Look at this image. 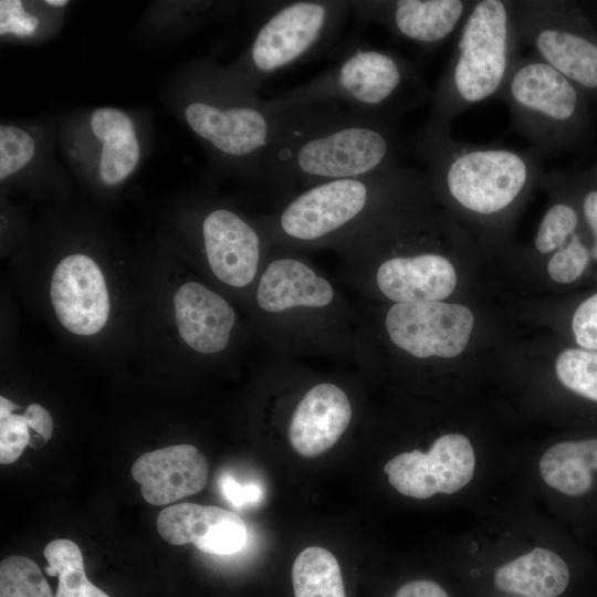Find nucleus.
Returning a JSON list of instances; mask_svg holds the SVG:
<instances>
[{
  "label": "nucleus",
  "instance_id": "f257e3e1",
  "mask_svg": "<svg viewBox=\"0 0 597 597\" xmlns=\"http://www.w3.org/2000/svg\"><path fill=\"white\" fill-rule=\"evenodd\" d=\"M402 140L395 121L335 105L277 111L260 178L277 187L313 186L397 168Z\"/></svg>",
  "mask_w": 597,
  "mask_h": 597
},
{
  "label": "nucleus",
  "instance_id": "f03ea898",
  "mask_svg": "<svg viewBox=\"0 0 597 597\" xmlns=\"http://www.w3.org/2000/svg\"><path fill=\"white\" fill-rule=\"evenodd\" d=\"M181 84L180 117L216 165L227 174L260 178L277 111L211 59L192 63Z\"/></svg>",
  "mask_w": 597,
  "mask_h": 597
},
{
  "label": "nucleus",
  "instance_id": "7ed1b4c3",
  "mask_svg": "<svg viewBox=\"0 0 597 597\" xmlns=\"http://www.w3.org/2000/svg\"><path fill=\"white\" fill-rule=\"evenodd\" d=\"M407 148L423 166L431 191L480 217L511 208L544 174L530 153L465 144L453 138L449 124L429 119L408 139Z\"/></svg>",
  "mask_w": 597,
  "mask_h": 597
},
{
  "label": "nucleus",
  "instance_id": "20e7f679",
  "mask_svg": "<svg viewBox=\"0 0 597 597\" xmlns=\"http://www.w3.org/2000/svg\"><path fill=\"white\" fill-rule=\"evenodd\" d=\"M343 49L327 70L266 100L269 105L275 111L335 105L396 122L426 100L427 84L410 60L359 40Z\"/></svg>",
  "mask_w": 597,
  "mask_h": 597
},
{
  "label": "nucleus",
  "instance_id": "39448f33",
  "mask_svg": "<svg viewBox=\"0 0 597 597\" xmlns=\"http://www.w3.org/2000/svg\"><path fill=\"white\" fill-rule=\"evenodd\" d=\"M514 1H473L431 94L429 121L451 124L470 106L500 93L520 59Z\"/></svg>",
  "mask_w": 597,
  "mask_h": 597
},
{
  "label": "nucleus",
  "instance_id": "423d86ee",
  "mask_svg": "<svg viewBox=\"0 0 597 597\" xmlns=\"http://www.w3.org/2000/svg\"><path fill=\"white\" fill-rule=\"evenodd\" d=\"M350 12L349 0L270 2L248 48L224 67L239 83L258 93L276 73L331 50Z\"/></svg>",
  "mask_w": 597,
  "mask_h": 597
},
{
  "label": "nucleus",
  "instance_id": "0eeeda50",
  "mask_svg": "<svg viewBox=\"0 0 597 597\" xmlns=\"http://www.w3.org/2000/svg\"><path fill=\"white\" fill-rule=\"evenodd\" d=\"M422 177L402 165L378 174L339 179L298 192L275 217L274 229L286 240L314 243L362 230L379 212Z\"/></svg>",
  "mask_w": 597,
  "mask_h": 597
},
{
  "label": "nucleus",
  "instance_id": "6e6552de",
  "mask_svg": "<svg viewBox=\"0 0 597 597\" xmlns=\"http://www.w3.org/2000/svg\"><path fill=\"white\" fill-rule=\"evenodd\" d=\"M498 96L541 153L573 149L588 133L590 98L533 53L517 60Z\"/></svg>",
  "mask_w": 597,
  "mask_h": 597
},
{
  "label": "nucleus",
  "instance_id": "1a4fd4ad",
  "mask_svg": "<svg viewBox=\"0 0 597 597\" xmlns=\"http://www.w3.org/2000/svg\"><path fill=\"white\" fill-rule=\"evenodd\" d=\"M519 35L533 54L597 100V29L568 1H514Z\"/></svg>",
  "mask_w": 597,
  "mask_h": 597
},
{
  "label": "nucleus",
  "instance_id": "9d476101",
  "mask_svg": "<svg viewBox=\"0 0 597 597\" xmlns=\"http://www.w3.org/2000/svg\"><path fill=\"white\" fill-rule=\"evenodd\" d=\"M72 160L104 187L126 181L138 168L143 145L134 117L117 107L93 109L67 143Z\"/></svg>",
  "mask_w": 597,
  "mask_h": 597
},
{
  "label": "nucleus",
  "instance_id": "9b49d317",
  "mask_svg": "<svg viewBox=\"0 0 597 597\" xmlns=\"http://www.w3.org/2000/svg\"><path fill=\"white\" fill-rule=\"evenodd\" d=\"M476 453L471 440L459 432L439 436L423 452H401L384 467L390 485L400 494L426 500L454 494L474 479Z\"/></svg>",
  "mask_w": 597,
  "mask_h": 597
},
{
  "label": "nucleus",
  "instance_id": "f8f14e48",
  "mask_svg": "<svg viewBox=\"0 0 597 597\" xmlns=\"http://www.w3.org/2000/svg\"><path fill=\"white\" fill-rule=\"evenodd\" d=\"M474 318L464 305L441 301L398 303L386 315L391 342L417 358H451L468 345Z\"/></svg>",
  "mask_w": 597,
  "mask_h": 597
},
{
  "label": "nucleus",
  "instance_id": "ddd939ff",
  "mask_svg": "<svg viewBox=\"0 0 597 597\" xmlns=\"http://www.w3.org/2000/svg\"><path fill=\"white\" fill-rule=\"evenodd\" d=\"M473 1L371 0L353 1V12L363 23H376L396 38L432 50L463 23Z\"/></svg>",
  "mask_w": 597,
  "mask_h": 597
},
{
  "label": "nucleus",
  "instance_id": "4468645a",
  "mask_svg": "<svg viewBox=\"0 0 597 597\" xmlns=\"http://www.w3.org/2000/svg\"><path fill=\"white\" fill-rule=\"evenodd\" d=\"M50 296L60 323L76 335H94L108 320L111 305L104 275L86 254L73 253L57 263Z\"/></svg>",
  "mask_w": 597,
  "mask_h": 597
},
{
  "label": "nucleus",
  "instance_id": "2eb2a0df",
  "mask_svg": "<svg viewBox=\"0 0 597 597\" xmlns=\"http://www.w3.org/2000/svg\"><path fill=\"white\" fill-rule=\"evenodd\" d=\"M201 238L213 274L233 287H243L256 274L261 238L255 228L233 210L216 207L201 222Z\"/></svg>",
  "mask_w": 597,
  "mask_h": 597
},
{
  "label": "nucleus",
  "instance_id": "dca6fc26",
  "mask_svg": "<svg viewBox=\"0 0 597 597\" xmlns=\"http://www.w3.org/2000/svg\"><path fill=\"white\" fill-rule=\"evenodd\" d=\"M159 535L171 545L193 544L211 555H230L247 542V525L235 513L214 505L172 504L156 521Z\"/></svg>",
  "mask_w": 597,
  "mask_h": 597
},
{
  "label": "nucleus",
  "instance_id": "f3484780",
  "mask_svg": "<svg viewBox=\"0 0 597 597\" xmlns=\"http://www.w3.org/2000/svg\"><path fill=\"white\" fill-rule=\"evenodd\" d=\"M208 462L191 444H176L146 452L132 465L144 500L164 505L200 492L208 481Z\"/></svg>",
  "mask_w": 597,
  "mask_h": 597
},
{
  "label": "nucleus",
  "instance_id": "a211bd4d",
  "mask_svg": "<svg viewBox=\"0 0 597 597\" xmlns=\"http://www.w3.org/2000/svg\"><path fill=\"white\" fill-rule=\"evenodd\" d=\"M350 419L345 391L334 384H318L296 406L289 425V441L300 455L317 457L338 441Z\"/></svg>",
  "mask_w": 597,
  "mask_h": 597
},
{
  "label": "nucleus",
  "instance_id": "6ab92c4d",
  "mask_svg": "<svg viewBox=\"0 0 597 597\" xmlns=\"http://www.w3.org/2000/svg\"><path fill=\"white\" fill-rule=\"evenodd\" d=\"M376 282L380 292L396 304L432 302L453 292L457 274L446 256L422 252L385 260L377 269Z\"/></svg>",
  "mask_w": 597,
  "mask_h": 597
},
{
  "label": "nucleus",
  "instance_id": "aec40b11",
  "mask_svg": "<svg viewBox=\"0 0 597 597\" xmlns=\"http://www.w3.org/2000/svg\"><path fill=\"white\" fill-rule=\"evenodd\" d=\"M175 321L182 341L201 354L222 352L235 314L219 294L198 282L182 284L174 296Z\"/></svg>",
  "mask_w": 597,
  "mask_h": 597
},
{
  "label": "nucleus",
  "instance_id": "412c9836",
  "mask_svg": "<svg viewBox=\"0 0 597 597\" xmlns=\"http://www.w3.org/2000/svg\"><path fill=\"white\" fill-rule=\"evenodd\" d=\"M333 298L331 283L293 258H280L269 263L256 290L259 306L269 313L294 307H325Z\"/></svg>",
  "mask_w": 597,
  "mask_h": 597
},
{
  "label": "nucleus",
  "instance_id": "4be33fe9",
  "mask_svg": "<svg viewBox=\"0 0 597 597\" xmlns=\"http://www.w3.org/2000/svg\"><path fill=\"white\" fill-rule=\"evenodd\" d=\"M547 488L570 500H585L597 491V437L564 440L547 448L538 460Z\"/></svg>",
  "mask_w": 597,
  "mask_h": 597
},
{
  "label": "nucleus",
  "instance_id": "5701e85b",
  "mask_svg": "<svg viewBox=\"0 0 597 597\" xmlns=\"http://www.w3.org/2000/svg\"><path fill=\"white\" fill-rule=\"evenodd\" d=\"M498 589L521 597H557L570 579L565 559L545 547H534L505 562L494 572Z\"/></svg>",
  "mask_w": 597,
  "mask_h": 597
},
{
  "label": "nucleus",
  "instance_id": "b1692460",
  "mask_svg": "<svg viewBox=\"0 0 597 597\" xmlns=\"http://www.w3.org/2000/svg\"><path fill=\"white\" fill-rule=\"evenodd\" d=\"M294 597H346L336 557L326 548H304L292 567Z\"/></svg>",
  "mask_w": 597,
  "mask_h": 597
},
{
  "label": "nucleus",
  "instance_id": "393cba45",
  "mask_svg": "<svg viewBox=\"0 0 597 597\" xmlns=\"http://www.w3.org/2000/svg\"><path fill=\"white\" fill-rule=\"evenodd\" d=\"M43 555L46 574L59 579L55 597H109L87 579L81 548L73 541L56 538L44 547Z\"/></svg>",
  "mask_w": 597,
  "mask_h": 597
},
{
  "label": "nucleus",
  "instance_id": "a878e982",
  "mask_svg": "<svg viewBox=\"0 0 597 597\" xmlns=\"http://www.w3.org/2000/svg\"><path fill=\"white\" fill-rule=\"evenodd\" d=\"M42 154L43 135L40 128L18 124H1V182L31 174L39 166Z\"/></svg>",
  "mask_w": 597,
  "mask_h": 597
},
{
  "label": "nucleus",
  "instance_id": "bb28decb",
  "mask_svg": "<svg viewBox=\"0 0 597 597\" xmlns=\"http://www.w3.org/2000/svg\"><path fill=\"white\" fill-rule=\"evenodd\" d=\"M558 380L576 395L597 402V352L584 348L563 350L555 366Z\"/></svg>",
  "mask_w": 597,
  "mask_h": 597
},
{
  "label": "nucleus",
  "instance_id": "cd10ccee",
  "mask_svg": "<svg viewBox=\"0 0 597 597\" xmlns=\"http://www.w3.org/2000/svg\"><path fill=\"white\" fill-rule=\"evenodd\" d=\"M0 597H54L46 579L32 559L11 555L0 564Z\"/></svg>",
  "mask_w": 597,
  "mask_h": 597
},
{
  "label": "nucleus",
  "instance_id": "c85d7f7f",
  "mask_svg": "<svg viewBox=\"0 0 597 597\" xmlns=\"http://www.w3.org/2000/svg\"><path fill=\"white\" fill-rule=\"evenodd\" d=\"M46 2V1H45ZM40 6L28 4L25 1H0V34L1 39L34 40L45 28V9L40 12Z\"/></svg>",
  "mask_w": 597,
  "mask_h": 597
},
{
  "label": "nucleus",
  "instance_id": "c756f323",
  "mask_svg": "<svg viewBox=\"0 0 597 597\" xmlns=\"http://www.w3.org/2000/svg\"><path fill=\"white\" fill-rule=\"evenodd\" d=\"M579 224L577 210L567 202H556L545 212L537 233L535 248L540 253L556 251L576 233Z\"/></svg>",
  "mask_w": 597,
  "mask_h": 597
},
{
  "label": "nucleus",
  "instance_id": "7c9ffc66",
  "mask_svg": "<svg viewBox=\"0 0 597 597\" xmlns=\"http://www.w3.org/2000/svg\"><path fill=\"white\" fill-rule=\"evenodd\" d=\"M19 409L14 402L4 396L0 397V462L11 464L31 446L33 437L30 433L28 418L24 413H15Z\"/></svg>",
  "mask_w": 597,
  "mask_h": 597
},
{
  "label": "nucleus",
  "instance_id": "2f4dec72",
  "mask_svg": "<svg viewBox=\"0 0 597 597\" xmlns=\"http://www.w3.org/2000/svg\"><path fill=\"white\" fill-rule=\"evenodd\" d=\"M590 250L576 232L569 241L557 249L547 264L549 276L558 283H570L577 280L586 269Z\"/></svg>",
  "mask_w": 597,
  "mask_h": 597
},
{
  "label": "nucleus",
  "instance_id": "473e14b6",
  "mask_svg": "<svg viewBox=\"0 0 597 597\" xmlns=\"http://www.w3.org/2000/svg\"><path fill=\"white\" fill-rule=\"evenodd\" d=\"M572 328L577 344L584 349H597V293L575 311Z\"/></svg>",
  "mask_w": 597,
  "mask_h": 597
},
{
  "label": "nucleus",
  "instance_id": "72a5a7b5",
  "mask_svg": "<svg viewBox=\"0 0 597 597\" xmlns=\"http://www.w3.org/2000/svg\"><path fill=\"white\" fill-rule=\"evenodd\" d=\"M224 499L237 509L260 504L263 500L262 488L254 483H240L232 475L224 474L219 480Z\"/></svg>",
  "mask_w": 597,
  "mask_h": 597
},
{
  "label": "nucleus",
  "instance_id": "f704fd0d",
  "mask_svg": "<svg viewBox=\"0 0 597 597\" xmlns=\"http://www.w3.org/2000/svg\"><path fill=\"white\" fill-rule=\"evenodd\" d=\"M575 180L582 188V211L587 227L593 235L590 255L597 261V187L590 180L587 171L575 172Z\"/></svg>",
  "mask_w": 597,
  "mask_h": 597
},
{
  "label": "nucleus",
  "instance_id": "c9c22d12",
  "mask_svg": "<svg viewBox=\"0 0 597 597\" xmlns=\"http://www.w3.org/2000/svg\"><path fill=\"white\" fill-rule=\"evenodd\" d=\"M30 428L45 443L53 433V419L50 412L39 404L29 405L24 412Z\"/></svg>",
  "mask_w": 597,
  "mask_h": 597
},
{
  "label": "nucleus",
  "instance_id": "e433bc0d",
  "mask_svg": "<svg viewBox=\"0 0 597 597\" xmlns=\"http://www.w3.org/2000/svg\"><path fill=\"white\" fill-rule=\"evenodd\" d=\"M394 597H449V595L438 583L419 579L402 585Z\"/></svg>",
  "mask_w": 597,
  "mask_h": 597
},
{
  "label": "nucleus",
  "instance_id": "4c0bfd02",
  "mask_svg": "<svg viewBox=\"0 0 597 597\" xmlns=\"http://www.w3.org/2000/svg\"><path fill=\"white\" fill-rule=\"evenodd\" d=\"M590 180L595 184L597 187V168L591 167L590 169L586 170Z\"/></svg>",
  "mask_w": 597,
  "mask_h": 597
}]
</instances>
